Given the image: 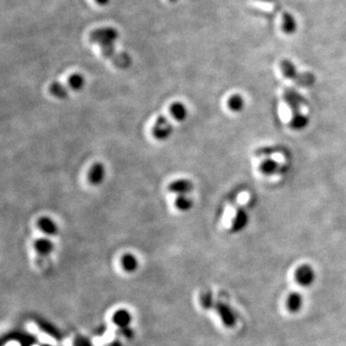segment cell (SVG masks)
Here are the masks:
<instances>
[{
    "label": "cell",
    "instance_id": "obj_1",
    "mask_svg": "<svg viewBox=\"0 0 346 346\" xmlns=\"http://www.w3.org/2000/svg\"><path fill=\"white\" fill-rule=\"evenodd\" d=\"M280 69L285 78L293 80L299 87L310 88L316 84V76L312 72H298L294 64L288 59L281 61Z\"/></svg>",
    "mask_w": 346,
    "mask_h": 346
},
{
    "label": "cell",
    "instance_id": "obj_2",
    "mask_svg": "<svg viewBox=\"0 0 346 346\" xmlns=\"http://www.w3.org/2000/svg\"><path fill=\"white\" fill-rule=\"evenodd\" d=\"M172 133H173V126L168 120V118L164 115L158 116L151 129V134L153 138L160 141H164L170 138Z\"/></svg>",
    "mask_w": 346,
    "mask_h": 346
},
{
    "label": "cell",
    "instance_id": "obj_3",
    "mask_svg": "<svg viewBox=\"0 0 346 346\" xmlns=\"http://www.w3.org/2000/svg\"><path fill=\"white\" fill-rule=\"evenodd\" d=\"M118 38L117 30L113 27H101L92 31L89 35V41L92 44L103 45L107 43H115Z\"/></svg>",
    "mask_w": 346,
    "mask_h": 346
},
{
    "label": "cell",
    "instance_id": "obj_4",
    "mask_svg": "<svg viewBox=\"0 0 346 346\" xmlns=\"http://www.w3.org/2000/svg\"><path fill=\"white\" fill-rule=\"evenodd\" d=\"M101 47V51L104 57L113 61L115 65L119 68H126L130 65L131 59L125 53H118L114 48V43H107L99 46Z\"/></svg>",
    "mask_w": 346,
    "mask_h": 346
},
{
    "label": "cell",
    "instance_id": "obj_5",
    "mask_svg": "<svg viewBox=\"0 0 346 346\" xmlns=\"http://www.w3.org/2000/svg\"><path fill=\"white\" fill-rule=\"evenodd\" d=\"M283 98L293 114L299 113L302 105L307 104L306 99L294 89H286L283 93Z\"/></svg>",
    "mask_w": 346,
    "mask_h": 346
},
{
    "label": "cell",
    "instance_id": "obj_6",
    "mask_svg": "<svg viewBox=\"0 0 346 346\" xmlns=\"http://www.w3.org/2000/svg\"><path fill=\"white\" fill-rule=\"evenodd\" d=\"M295 280L298 285L303 288L311 287L317 278L315 269L310 265H302L295 271Z\"/></svg>",
    "mask_w": 346,
    "mask_h": 346
},
{
    "label": "cell",
    "instance_id": "obj_7",
    "mask_svg": "<svg viewBox=\"0 0 346 346\" xmlns=\"http://www.w3.org/2000/svg\"><path fill=\"white\" fill-rule=\"evenodd\" d=\"M213 309L216 311L221 321L226 327L231 328L236 325L237 323L236 313L228 304L223 302H216Z\"/></svg>",
    "mask_w": 346,
    "mask_h": 346
},
{
    "label": "cell",
    "instance_id": "obj_8",
    "mask_svg": "<svg viewBox=\"0 0 346 346\" xmlns=\"http://www.w3.org/2000/svg\"><path fill=\"white\" fill-rule=\"evenodd\" d=\"M107 170L102 162H95L90 167L88 172V181L92 186L102 184L106 178Z\"/></svg>",
    "mask_w": 346,
    "mask_h": 346
},
{
    "label": "cell",
    "instance_id": "obj_9",
    "mask_svg": "<svg viewBox=\"0 0 346 346\" xmlns=\"http://www.w3.org/2000/svg\"><path fill=\"white\" fill-rule=\"evenodd\" d=\"M167 189L170 193L178 195L189 194L193 189V184L187 179H176L168 184Z\"/></svg>",
    "mask_w": 346,
    "mask_h": 346
},
{
    "label": "cell",
    "instance_id": "obj_10",
    "mask_svg": "<svg viewBox=\"0 0 346 346\" xmlns=\"http://www.w3.org/2000/svg\"><path fill=\"white\" fill-rule=\"evenodd\" d=\"M37 227L46 237H54L59 233V226L57 222L49 216H42L37 221Z\"/></svg>",
    "mask_w": 346,
    "mask_h": 346
},
{
    "label": "cell",
    "instance_id": "obj_11",
    "mask_svg": "<svg viewBox=\"0 0 346 346\" xmlns=\"http://www.w3.org/2000/svg\"><path fill=\"white\" fill-rule=\"evenodd\" d=\"M297 22L296 19L288 12L282 13V22H281V28L284 34L286 35H293L297 30Z\"/></svg>",
    "mask_w": 346,
    "mask_h": 346
},
{
    "label": "cell",
    "instance_id": "obj_12",
    "mask_svg": "<svg viewBox=\"0 0 346 346\" xmlns=\"http://www.w3.org/2000/svg\"><path fill=\"white\" fill-rule=\"evenodd\" d=\"M248 220H249V217L247 213L243 209H239L236 213L235 217L233 218L231 229L235 233L241 232L246 228L248 224Z\"/></svg>",
    "mask_w": 346,
    "mask_h": 346
},
{
    "label": "cell",
    "instance_id": "obj_13",
    "mask_svg": "<svg viewBox=\"0 0 346 346\" xmlns=\"http://www.w3.org/2000/svg\"><path fill=\"white\" fill-rule=\"evenodd\" d=\"M169 115L175 121L183 122L188 115V110L184 103L174 102L169 107Z\"/></svg>",
    "mask_w": 346,
    "mask_h": 346
},
{
    "label": "cell",
    "instance_id": "obj_14",
    "mask_svg": "<svg viewBox=\"0 0 346 346\" xmlns=\"http://www.w3.org/2000/svg\"><path fill=\"white\" fill-rule=\"evenodd\" d=\"M34 249L41 256H48L54 251V243L48 238H40L34 241Z\"/></svg>",
    "mask_w": 346,
    "mask_h": 346
},
{
    "label": "cell",
    "instance_id": "obj_15",
    "mask_svg": "<svg viewBox=\"0 0 346 346\" xmlns=\"http://www.w3.org/2000/svg\"><path fill=\"white\" fill-rule=\"evenodd\" d=\"M303 296L299 293H292L287 298V308L292 313H298L303 306Z\"/></svg>",
    "mask_w": 346,
    "mask_h": 346
},
{
    "label": "cell",
    "instance_id": "obj_16",
    "mask_svg": "<svg viewBox=\"0 0 346 346\" xmlns=\"http://www.w3.org/2000/svg\"><path fill=\"white\" fill-rule=\"evenodd\" d=\"M120 266L122 269L126 272H134L138 266L137 258L133 254H124L120 258Z\"/></svg>",
    "mask_w": 346,
    "mask_h": 346
},
{
    "label": "cell",
    "instance_id": "obj_17",
    "mask_svg": "<svg viewBox=\"0 0 346 346\" xmlns=\"http://www.w3.org/2000/svg\"><path fill=\"white\" fill-rule=\"evenodd\" d=\"M281 164L278 163L275 160L267 158L265 159L260 164V170L265 175H273L275 173H279Z\"/></svg>",
    "mask_w": 346,
    "mask_h": 346
},
{
    "label": "cell",
    "instance_id": "obj_18",
    "mask_svg": "<svg viewBox=\"0 0 346 346\" xmlns=\"http://www.w3.org/2000/svg\"><path fill=\"white\" fill-rule=\"evenodd\" d=\"M309 124V117L301 113L293 114L290 120V126L292 129L299 131L305 129Z\"/></svg>",
    "mask_w": 346,
    "mask_h": 346
},
{
    "label": "cell",
    "instance_id": "obj_19",
    "mask_svg": "<svg viewBox=\"0 0 346 346\" xmlns=\"http://www.w3.org/2000/svg\"><path fill=\"white\" fill-rule=\"evenodd\" d=\"M85 84L86 80L80 73H72L68 78V87L71 91L79 92L85 87Z\"/></svg>",
    "mask_w": 346,
    "mask_h": 346
},
{
    "label": "cell",
    "instance_id": "obj_20",
    "mask_svg": "<svg viewBox=\"0 0 346 346\" xmlns=\"http://www.w3.org/2000/svg\"><path fill=\"white\" fill-rule=\"evenodd\" d=\"M174 206L178 211L186 213L190 211L191 208L193 207V200L188 194L178 195L174 200Z\"/></svg>",
    "mask_w": 346,
    "mask_h": 346
},
{
    "label": "cell",
    "instance_id": "obj_21",
    "mask_svg": "<svg viewBox=\"0 0 346 346\" xmlns=\"http://www.w3.org/2000/svg\"><path fill=\"white\" fill-rule=\"evenodd\" d=\"M69 87H66L60 82H53L49 86V92L52 96L58 99H66L69 96Z\"/></svg>",
    "mask_w": 346,
    "mask_h": 346
},
{
    "label": "cell",
    "instance_id": "obj_22",
    "mask_svg": "<svg viewBox=\"0 0 346 346\" xmlns=\"http://www.w3.org/2000/svg\"><path fill=\"white\" fill-rule=\"evenodd\" d=\"M130 321L131 316L125 310H118L113 316V323L120 328H126Z\"/></svg>",
    "mask_w": 346,
    "mask_h": 346
},
{
    "label": "cell",
    "instance_id": "obj_23",
    "mask_svg": "<svg viewBox=\"0 0 346 346\" xmlns=\"http://www.w3.org/2000/svg\"><path fill=\"white\" fill-rule=\"evenodd\" d=\"M227 105H228V108L230 109L232 112L240 113V112H241L243 110L245 103H244V99H243V97L241 95L234 94V95H232L231 97H229Z\"/></svg>",
    "mask_w": 346,
    "mask_h": 346
},
{
    "label": "cell",
    "instance_id": "obj_24",
    "mask_svg": "<svg viewBox=\"0 0 346 346\" xmlns=\"http://www.w3.org/2000/svg\"><path fill=\"white\" fill-rule=\"evenodd\" d=\"M37 325L41 328V330L44 333H46L48 336H50L52 338H55L56 340H60L61 335H60L59 331L53 325H51L50 323L46 322L43 319H38L37 320Z\"/></svg>",
    "mask_w": 346,
    "mask_h": 346
},
{
    "label": "cell",
    "instance_id": "obj_25",
    "mask_svg": "<svg viewBox=\"0 0 346 346\" xmlns=\"http://www.w3.org/2000/svg\"><path fill=\"white\" fill-rule=\"evenodd\" d=\"M200 304L202 306L203 309L205 310H211L213 308H214V305L215 303L213 302V295L210 292H205L201 294L200 296Z\"/></svg>",
    "mask_w": 346,
    "mask_h": 346
},
{
    "label": "cell",
    "instance_id": "obj_26",
    "mask_svg": "<svg viewBox=\"0 0 346 346\" xmlns=\"http://www.w3.org/2000/svg\"><path fill=\"white\" fill-rule=\"evenodd\" d=\"M73 346H92V344L88 339L79 336L74 339Z\"/></svg>",
    "mask_w": 346,
    "mask_h": 346
},
{
    "label": "cell",
    "instance_id": "obj_27",
    "mask_svg": "<svg viewBox=\"0 0 346 346\" xmlns=\"http://www.w3.org/2000/svg\"><path fill=\"white\" fill-rule=\"evenodd\" d=\"M95 2L100 6H105L110 2V0H95Z\"/></svg>",
    "mask_w": 346,
    "mask_h": 346
},
{
    "label": "cell",
    "instance_id": "obj_28",
    "mask_svg": "<svg viewBox=\"0 0 346 346\" xmlns=\"http://www.w3.org/2000/svg\"><path fill=\"white\" fill-rule=\"evenodd\" d=\"M109 346H122V345H121L118 341H115V342H113Z\"/></svg>",
    "mask_w": 346,
    "mask_h": 346
},
{
    "label": "cell",
    "instance_id": "obj_29",
    "mask_svg": "<svg viewBox=\"0 0 346 346\" xmlns=\"http://www.w3.org/2000/svg\"><path fill=\"white\" fill-rule=\"evenodd\" d=\"M178 0H168V2H170V3H176Z\"/></svg>",
    "mask_w": 346,
    "mask_h": 346
},
{
    "label": "cell",
    "instance_id": "obj_30",
    "mask_svg": "<svg viewBox=\"0 0 346 346\" xmlns=\"http://www.w3.org/2000/svg\"><path fill=\"white\" fill-rule=\"evenodd\" d=\"M49 346V345H44V346Z\"/></svg>",
    "mask_w": 346,
    "mask_h": 346
}]
</instances>
